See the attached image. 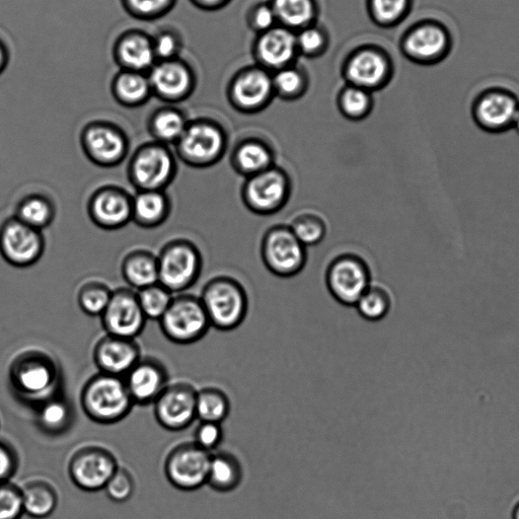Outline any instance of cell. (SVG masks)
Returning a JSON list of instances; mask_svg holds the SVG:
<instances>
[{
  "label": "cell",
  "mask_w": 519,
  "mask_h": 519,
  "mask_svg": "<svg viewBox=\"0 0 519 519\" xmlns=\"http://www.w3.org/2000/svg\"><path fill=\"white\" fill-rule=\"evenodd\" d=\"M10 381L20 398L41 404L56 396L54 393L60 382L59 368L47 353L39 350L26 351L13 361Z\"/></svg>",
  "instance_id": "1"
},
{
  "label": "cell",
  "mask_w": 519,
  "mask_h": 519,
  "mask_svg": "<svg viewBox=\"0 0 519 519\" xmlns=\"http://www.w3.org/2000/svg\"><path fill=\"white\" fill-rule=\"evenodd\" d=\"M200 300L211 327L220 331H232L241 326L249 310L244 286L229 276H217L208 281Z\"/></svg>",
  "instance_id": "2"
},
{
  "label": "cell",
  "mask_w": 519,
  "mask_h": 519,
  "mask_svg": "<svg viewBox=\"0 0 519 519\" xmlns=\"http://www.w3.org/2000/svg\"><path fill=\"white\" fill-rule=\"evenodd\" d=\"M179 160L194 169H207L217 165L227 154L229 136L218 123L199 119L188 125L174 145Z\"/></svg>",
  "instance_id": "3"
},
{
  "label": "cell",
  "mask_w": 519,
  "mask_h": 519,
  "mask_svg": "<svg viewBox=\"0 0 519 519\" xmlns=\"http://www.w3.org/2000/svg\"><path fill=\"white\" fill-rule=\"evenodd\" d=\"M81 405L89 419L110 425L125 419L134 403L123 378L100 373L85 384Z\"/></svg>",
  "instance_id": "4"
},
{
  "label": "cell",
  "mask_w": 519,
  "mask_h": 519,
  "mask_svg": "<svg viewBox=\"0 0 519 519\" xmlns=\"http://www.w3.org/2000/svg\"><path fill=\"white\" fill-rule=\"evenodd\" d=\"M178 173L177 157L158 141L140 145L131 157L127 176L136 191H165Z\"/></svg>",
  "instance_id": "5"
},
{
  "label": "cell",
  "mask_w": 519,
  "mask_h": 519,
  "mask_svg": "<svg viewBox=\"0 0 519 519\" xmlns=\"http://www.w3.org/2000/svg\"><path fill=\"white\" fill-rule=\"evenodd\" d=\"M159 283L173 294L193 287L201 275L203 258L191 241L178 239L166 244L158 255Z\"/></svg>",
  "instance_id": "6"
},
{
  "label": "cell",
  "mask_w": 519,
  "mask_h": 519,
  "mask_svg": "<svg viewBox=\"0 0 519 519\" xmlns=\"http://www.w3.org/2000/svg\"><path fill=\"white\" fill-rule=\"evenodd\" d=\"M261 258L267 270L279 278L299 275L308 262V248L294 236L289 226L271 227L261 242Z\"/></svg>",
  "instance_id": "7"
},
{
  "label": "cell",
  "mask_w": 519,
  "mask_h": 519,
  "mask_svg": "<svg viewBox=\"0 0 519 519\" xmlns=\"http://www.w3.org/2000/svg\"><path fill=\"white\" fill-rule=\"evenodd\" d=\"M292 193L289 174L278 166L246 178L242 187V200L254 214L269 216L281 211Z\"/></svg>",
  "instance_id": "8"
},
{
  "label": "cell",
  "mask_w": 519,
  "mask_h": 519,
  "mask_svg": "<svg viewBox=\"0 0 519 519\" xmlns=\"http://www.w3.org/2000/svg\"><path fill=\"white\" fill-rule=\"evenodd\" d=\"M160 325L166 338L180 345L199 341L211 327L200 298L183 293L174 296Z\"/></svg>",
  "instance_id": "9"
},
{
  "label": "cell",
  "mask_w": 519,
  "mask_h": 519,
  "mask_svg": "<svg viewBox=\"0 0 519 519\" xmlns=\"http://www.w3.org/2000/svg\"><path fill=\"white\" fill-rule=\"evenodd\" d=\"M326 284L336 302L345 307H355L362 294L373 284L372 272L361 257L342 254L329 264Z\"/></svg>",
  "instance_id": "10"
},
{
  "label": "cell",
  "mask_w": 519,
  "mask_h": 519,
  "mask_svg": "<svg viewBox=\"0 0 519 519\" xmlns=\"http://www.w3.org/2000/svg\"><path fill=\"white\" fill-rule=\"evenodd\" d=\"M85 156L101 168L120 166L129 153L130 142L126 133L113 123L97 121L88 124L81 134Z\"/></svg>",
  "instance_id": "11"
},
{
  "label": "cell",
  "mask_w": 519,
  "mask_h": 519,
  "mask_svg": "<svg viewBox=\"0 0 519 519\" xmlns=\"http://www.w3.org/2000/svg\"><path fill=\"white\" fill-rule=\"evenodd\" d=\"M45 252V238L17 217L7 219L0 227V255L17 268H27L39 262Z\"/></svg>",
  "instance_id": "12"
},
{
  "label": "cell",
  "mask_w": 519,
  "mask_h": 519,
  "mask_svg": "<svg viewBox=\"0 0 519 519\" xmlns=\"http://www.w3.org/2000/svg\"><path fill=\"white\" fill-rule=\"evenodd\" d=\"M118 468V462L111 452L91 446L73 454L68 464V475L78 488L94 493L104 490Z\"/></svg>",
  "instance_id": "13"
},
{
  "label": "cell",
  "mask_w": 519,
  "mask_h": 519,
  "mask_svg": "<svg viewBox=\"0 0 519 519\" xmlns=\"http://www.w3.org/2000/svg\"><path fill=\"white\" fill-rule=\"evenodd\" d=\"M211 454L193 442L179 444L168 455L165 474L177 489L190 492L207 484Z\"/></svg>",
  "instance_id": "14"
},
{
  "label": "cell",
  "mask_w": 519,
  "mask_h": 519,
  "mask_svg": "<svg viewBox=\"0 0 519 519\" xmlns=\"http://www.w3.org/2000/svg\"><path fill=\"white\" fill-rule=\"evenodd\" d=\"M518 108L519 100L512 92L492 88L483 91L474 100L472 117L484 132L501 134L513 129Z\"/></svg>",
  "instance_id": "15"
},
{
  "label": "cell",
  "mask_w": 519,
  "mask_h": 519,
  "mask_svg": "<svg viewBox=\"0 0 519 519\" xmlns=\"http://www.w3.org/2000/svg\"><path fill=\"white\" fill-rule=\"evenodd\" d=\"M403 44L409 58L431 65L447 58L453 47V37L443 24L425 21L411 29Z\"/></svg>",
  "instance_id": "16"
},
{
  "label": "cell",
  "mask_w": 519,
  "mask_h": 519,
  "mask_svg": "<svg viewBox=\"0 0 519 519\" xmlns=\"http://www.w3.org/2000/svg\"><path fill=\"white\" fill-rule=\"evenodd\" d=\"M88 213L93 224L102 230L123 229L132 221V196L119 186L100 187L89 199Z\"/></svg>",
  "instance_id": "17"
},
{
  "label": "cell",
  "mask_w": 519,
  "mask_h": 519,
  "mask_svg": "<svg viewBox=\"0 0 519 519\" xmlns=\"http://www.w3.org/2000/svg\"><path fill=\"white\" fill-rule=\"evenodd\" d=\"M101 319L108 335L126 339L139 336L147 320L140 308L137 293L130 288L113 290L111 301Z\"/></svg>",
  "instance_id": "18"
},
{
  "label": "cell",
  "mask_w": 519,
  "mask_h": 519,
  "mask_svg": "<svg viewBox=\"0 0 519 519\" xmlns=\"http://www.w3.org/2000/svg\"><path fill=\"white\" fill-rule=\"evenodd\" d=\"M197 391L187 383L168 385L154 403L158 423L169 431L189 427L196 417Z\"/></svg>",
  "instance_id": "19"
},
{
  "label": "cell",
  "mask_w": 519,
  "mask_h": 519,
  "mask_svg": "<svg viewBox=\"0 0 519 519\" xmlns=\"http://www.w3.org/2000/svg\"><path fill=\"white\" fill-rule=\"evenodd\" d=\"M134 405L154 404L168 387V372L158 359L141 358L123 378Z\"/></svg>",
  "instance_id": "20"
},
{
  "label": "cell",
  "mask_w": 519,
  "mask_h": 519,
  "mask_svg": "<svg viewBox=\"0 0 519 519\" xmlns=\"http://www.w3.org/2000/svg\"><path fill=\"white\" fill-rule=\"evenodd\" d=\"M140 359V348L134 339L107 334L94 349V361L100 373L115 377L124 378Z\"/></svg>",
  "instance_id": "21"
},
{
  "label": "cell",
  "mask_w": 519,
  "mask_h": 519,
  "mask_svg": "<svg viewBox=\"0 0 519 519\" xmlns=\"http://www.w3.org/2000/svg\"><path fill=\"white\" fill-rule=\"evenodd\" d=\"M234 171L249 178L275 166V152L272 145L259 137L240 139L230 158Z\"/></svg>",
  "instance_id": "22"
},
{
  "label": "cell",
  "mask_w": 519,
  "mask_h": 519,
  "mask_svg": "<svg viewBox=\"0 0 519 519\" xmlns=\"http://www.w3.org/2000/svg\"><path fill=\"white\" fill-rule=\"evenodd\" d=\"M273 83L262 70H252L236 82L232 90V100L237 109L244 113H256L268 104Z\"/></svg>",
  "instance_id": "23"
},
{
  "label": "cell",
  "mask_w": 519,
  "mask_h": 519,
  "mask_svg": "<svg viewBox=\"0 0 519 519\" xmlns=\"http://www.w3.org/2000/svg\"><path fill=\"white\" fill-rule=\"evenodd\" d=\"M172 210L165 191H136L132 196V221L143 229H156L165 224Z\"/></svg>",
  "instance_id": "24"
},
{
  "label": "cell",
  "mask_w": 519,
  "mask_h": 519,
  "mask_svg": "<svg viewBox=\"0 0 519 519\" xmlns=\"http://www.w3.org/2000/svg\"><path fill=\"white\" fill-rule=\"evenodd\" d=\"M387 59L376 51L358 53L348 65V76L358 88L369 89L381 85L389 72Z\"/></svg>",
  "instance_id": "25"
},
{
  "label": "cell",
  "mask_w": 519,
  "mask_h": 519,
  "mask_svg": "<svg viewBox=\"0 0 519 519\" xmlns=\"http://www.w3.org/2000/svg\"><path fill=\"white\" fill-rule=\"evenodd\" d=\"M121 272L126 283L138 290L159 283L158 256L146 250L128 253L122 262Z\"/></svg>",
  "instance_id": "26"
},
{
  "label": "cell",
  "mask_w": 519,
  "mask_h": 519,
  "mask_svg": "<svg viewBox=\"0 0 519 519\" xmlns=\"http://www.w3.org/2000/svg\"><path fill=\"white\" fill-rule=\"evenodd\" d=\"M151 83L158 95L170 102L185 98L191 86L188 71L174 62L158 65L152 72Z\"/></svg>",
  "instance_id": "27"
},
{
  "label": "cell",
  "mask_w": 519,
  "mask_h": 519,
  "mask_svg": "<svg viewBox=\"0 0 519 519\" xmlns=\"http://www.w3.org/2000/svg\"><path fill=\"white\" fill-rule=\"evenodd\" d=\"M298 42L286 29H271L261 38L258 45L260 58L270 67H282L294 56Z\"/></svg>",
  "instance_id": "28"
},
{
  "label": "cell",
  "mask_w": 519,
  "mask_h": 519,
  "mask_svg": "<svg viewBox=\"0 0 519 519\" xmlns=\"http://www.w3.org/2000/svg\"><path fill=\"white\" fill-rule=\"evenodd\" d=\"M243 480V468L232 454L211 455L207 485L213 490L228 493L237 489Z\"/></svg>",
  "instance_id": "29"
},
{
  "label": "cell",
  "mask_w": 519,
  "mask_h": 519,
  "mask_svg": "<svg viewBox=\"0 0 519 519\" xmlns=\"http://www.w3.org/2000/svg\"><path fill=\"white\" fill-rule=\"evenodd\" d=\"M21 489L25 515L33 519H46L55 513L59 499L50 483L35 480Z\"/></svg>",
  "instance_id": "30"
},
{
  "label": "cell",
  "mask_w": 519,
  "mask_h": 519,
  "mask_svg": "<svg viewBox=\"0 0 519 519\" xmlns=\"http://www.w3.org/2000/svg\"><path fill=\"white\" fill-rule=\"evenodd\" d=\"M73 420V407L63 397L56 395L40 404L37 423L39 428L47 435L59 436L66 433Z\"/></svg>",
  "instance_id": "31"
},
{
  "label": "cell",
  "mask_w": 519,
  "mask_h": 519,
  "mask_svg": "<svg viewBox=\"0 0 519 519\" xmlns=\"http://www.w3.org/2000/svg\"><path fill=\"white\" fill-rule=\"evenodd\" d=\"M55 213L51 199L42 194H30L19 202L15 217L27 226L42 232L52 225Z\"/></svg>",
  "instance_id": "32"
},
{
  "label": "cell",
  "mask_w": 519,
  "mask_h": 519,
  "mask_svg": "<svg viewBox=\"0 0 519 519\" xmlns=\"http://www.w3.org/2000/svg\"><path fill=\"white\" fill-rule=\"evenodd\" d=\"M188 121L175 109H163L156 112L148 122V132L155 141L166 145H175L183 135Z\"/></svg>",
  "instance_id": "33"
},
{
  "label": "cell",
  "mask_w": 519,
  "mask_h": 519,
  "mask_svg": "<svg viewBox=\"0 0 519 519\" xmlns=\"http://www.w3.org/2000/svg\"><path fill=\"white\" fill-rule=\"evenodd\" d=\"M231 411L228 396L215 388L197 392L196 417L203 422L220 423L227 419Z\"/></svg>",
  "instance_id": "34"
},
{
  "label": "cell",
  "mask_w": 519,
  "mask_h": 519,
  "mask_svg": "<svg viewBox=\"0 0 519 519\" xmlns=\"http://www.w3.org/2000/svg\"><path fill=\"white\" fill-rule=\"evenodd\" d=\"M391 307L392 300L389 292L379 285L372 284L362 294L354 308L364 320L379 322L388 316Z\"/></svg>",
  "instance_id": "35"
},
{
  "label": "cell",
  "mask_w": 519,
  "mask_h": 519,
  "mask_svg": "<svg viewBox=\"0 0 519 519\" xmlns=\"http://www.w3.org/2000/svg\"><path fill=\"white\" fill-rule=\"evenodd\" d=\"M136 293L145 318L159 322L174 299L173 293L160 283L138 290Z\"/></svg>",
  "instance_id": "36"
},
{
  "label": "cell",
  "mask_w": 519,
  "mask_h": 519,
  "mask_svg": "<svg viewBox=\"0 0 519 519\" xmlns=\"http://www.w3.org/2000/svg\"><path fill=\"white\" fill-rule=\"evenodd\" d=\"M113 290L100 281L85 283L78 293V304L81 310L88 316L101 317L106 311Z\"/></svg>",
  "instance_id": "37"
},
{
  "label": "cell",
  "mask_w": 519,
  "mask_h": 519,
  "mask_svg": "<svg viewBox=\"0 0 519 519\" xmlns=\"http://www.w3.org/2000/svg\"><path fill=\"white\" fill-rule=\"evenodd\" d=\"M289 228L306 248L318 246L324 241L327 235V227L324 219L310 212L296 216L289 225Z\"/></svg>",
  "instance_id": "38"
},
{
  "label": "cell",
  "mask_w": 519,
  "mask_h": 519,
  "mask_svg": "<svg viewBox=\"0 0 519 519\" xmlns=\"http://www.w3.org/2000/svg\"><path fill=\"white\" fill-rule=\"evenodd\" d=\"M155 49L150 41L140 36L125 39L119 47L121 60L130 68L141 70L150 67L155 59Z\"/></svg>",
  "instance_id": "39"
},
{
  "label": "cell",
  "mask_w": 519,
  "mask_h": 519,
  "mask_svg": "<svg viewBox=\"0 0 519 519\" xmlns=\"http://www.w3.org/2000/svg\"><path fill=\"white\" fill-rule=\"evenodd\" d=\"M272 9L276 18L291 28L307 25L315 13L312 0H275Z\"/></svg>",
  "instance_id": "40"
},
{
  "label": "cell",
  "mask_w": 519,
  "mask_h": 519,
  "mask_svg": "<svg viewBox=\"0 0 519 519\" xmlns=\"http://www.w3.org/2000/svg\"><path fill=\"white\" fill-rule=\"evenodd\" d=\"M115 93L123 105L138 106L144 103L150 94V84L137 73H126L118 79Z\"/></svg>",
  "instance_id": "41"
},
{
  "label": "cell",
  "mask_w": 519,
  "mask_h": 519,
  "mask_svg": "<svg viewBox=\"0 0 519 519\" xmlns=\"http://www.w3.org/2000/svg\"><path fill=\"white\" fill-rule=\"evenodd\" d=\"M339 107L346 118L359 121L370 114L373 101L366 90L358 87L349 88L341 95Z\"/></svg>",
  "instance_id": "42"
},
{
  "label": "cell",
  "mask_w": 519,
  "mask_h": 519,
  "mask_svg": "<svg viewBox=\"0 0 519 519\" xmlns=\"http://www.w3.org/2000/svg\"><path fill=\"white\" fill-rule=\"evenodd\" d=\"M22 489L12 482L0 483V519H22Z\"/></svg>",
  "instance_id": "43"
},
{
  "label": "cell",
  "mask_w": 519,
  "mask_h": 519,
  "mask_svg": "<svg viewBox=\"0 0 519 519\" xmlns=\"http://www.w3.org/2000/svg\"><path fill=\"white\" fill-rule=\"evenodd\" d=\"M108 498L115 503L129 501L135 492V481L130 472L118 468L104 488Z\"/></svg>",
  "instance_id": "44"
},
{
  "label": "cell",
  "mask_w": 519,
  "mask_h": 519,
  "mask_svg": "<svg viewBox=\"0 0 519 519\" xmlns=\"http://www.w3.org/2000/svg\"><path fill=\"white\" fill-rule=\"evenodd\" d=\"M194 438L196 446L211 454L220 446L224 438V430L220 423L201 421L195 430Z\"/></svg>",
  "instance_id": "45"
},
{
  "label": "cell",
  "mask_w": 519,
  "mask_h": 519,
  "mask_svg": "<svg viewBox=\"0 0 519 519\" xmlns=\"http://www.w3.org/2000/svg\"><path fill=\"white\" fill-rule=\"evenodd\" d=\"M410 0H373L376 16L383 23L392 24L402 19L409 10Z\"/></svg>",
  "instance_id": "46"
},
{
  "label": "cell",
  "mask_w": 519,
  "mask_h": 519,
  "mask_svg": "<svg viewBox=\"0 0 519 519\" xmlns=\"http://www.w3.org/2000/svg\"><path fill=\"white\" fill-rule=\"evenodd\" d=\"M273 86L283 98L298 97L304 86L302 74L294 69H284L277 74Z\"/></svg>",
  "instance_id": "47"
},
{
  "label": "cell",
  "mask_w": 519,
  "mask_h": 519,
  "mask_svg": "<svg viewBox=\"0 0 519 519\" xmlns=\"http://www.w3.org/2000/svg\"><path fill=\"white\" fill-rule=\"evenodd\" d=\"M19 465V456L12 444L0 440V483L11 482Z\"/></svg>",
  "instance_id": "48"
},
{
  "label": "cell",
  "mask_w": 519,
  "mask_h": 519,
  "mask_svg": "<svg viewBox=\"0 0 519 519\" xmlns=\"http://www.w3.org/2000/svg\"><path fill=\"white\" fill-rule=\"evenodd\" d=\"M298 47L306 53H314L319 51L324 45L323 34L316 29L305 30L298 38Z\"/></svg>",
  "instance_id": "49"
},
{
  "label": "cell",
  "mask_w": 519,
  "mask_h": 519,
  "mask_svg": "<svg viewBox=\"0 0 519 519\" xmlns=\"http://www.w3.org/2000/svg\"><path fill=\"white\" fill-rule=\"evenodd\" d=\"M128 2L136 12L151 15L164 9L169 0H128Z\"/></svg>",
  "instance_id": "50"
},
{
  "label": "cell",
  "mask_w": 519,
  "mask_h": 519,
  "mask_svg": "<svg viewBox=\"0 0 519 519\" xmlns=\"http://www.w3.org/2000/svg\"><path fill=\"white\" fill-rule=\"evenodd\" d=\"M154 49L155 53L159 56L169 58L176 53L178 49V43L172 35L164 34L158 38Z\"/></svg>",
  "instance_id": "51"
},
{
  "label": "cell",
  "mask_w": 519,
  "mask_h": 519,
  "mask_svg": "<svg viewBox=\"0 0 519 519\" xmlns=\"http://www.w3.org/2000/svg\"><path fill=\"white\" fill-rule=\"evenodd\" d=\"M276 19L274 10L264 6L255 12L254 24L259 30L269 31L271 27L274 26Z\"/></svg>",
  "instance_id": "52"
},
{
  "label": "cell",
  "mask_w": 519,
  "mask_h": 519,
  "mask_svg": "<svg viewBox=\"0 0 519 519\" xmlns=\"http://www.w3.org/2000/svg\"><path fill=\"white\" fill-rule=\"evenodd\" d=\"M7 61L6 50L2 43H0V72L3 71Z\"/></svg>",
  "instance_id": "53"
},
{
  "label": "cell",
  "mask_w": 519,
  "mask_h": 519,
  "mask_svg": "<svg viewBox=\"0 0 519 519\" xmlns=\"http://www.w3.org/2000/svg\"><path fill=\"white\" fill-rule=\"evenodd\" d=\"M513 129H515L517 131V133L519 134V108L517 110V114H516V117L514 120Z\"/></svg>",
  "instance_id": "54"
},
{
  "label": "cell",
  "mask_w": 519,
  "mask_h": 519,
  "mask_svg": "<svg viewBox=\"0 0 519 519\" xmlns=\"http://www.w3.org/2000/svg\"><path fill=\"white\" fill-rule=\"evenodd\" d=\"M200 2L207 5H215L222 2V0H200Z\"/></svg>",
  "instance_id": "55"
},
{
  "label": "cell",
  "mask_w": 519,
  "mask_h": 519,
  "mask_svg": "<svg viewBox=\"0 0 519 519\" xmlns=\"http://www.w3.org/2000/svg\"><path fill=\"white\" fill-rule=\"evenodd\" d=\"M512 519H519V502L513 510Z\"/></svg>",
  "instance_id": "56"
}]
</instances>
